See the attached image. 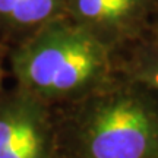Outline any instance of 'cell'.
Segmentation results:
<instances>
[{"label": "cell", "mask_w": 158, "mask_h": 158, "mask_svg": "<svg viewBox=\"0 0 158 158\" xmlns=\"http://www.w3.org/2000/svg\"><path fill=\"white\" fill-rule=\"evenodd\" d=\"M106 68V51L89 32L66 23L43 25L10 56L16 86L47 102L92 82Z\"/></svg>", "instance_id": "cell-1"}, {"label": "cell", "mask_w": 158, "mask_h": 158, "mask_svg": "<svg viewBox=\"0 0 158 158\" xmlns=\"http://www.w3.org/2000/svg\"><path fill=\"white\" fill-rule=\"evenodd\" d=\"M62 158H158V114L132 95H110L56 124Z\"/></svg>", "instance_id": "cell-2"}, {"label": "cell", "mask_w": 158, "mask_h": 158, "mask_svg": "<svg viewBox=\"0 0 158 158\" xmlns=\"http://www.w3.org/2000/svg\"><path fill=\"white\" fill-rule=\"evenodd\" d=\"M47 102L21 88L0 97V158H62Z\"/></svg>", "instance_id": "cell-3"}, {"label": "cell", "mask_w": 158, "mask_h": 158, "mask_svg": "<svg viewBox=\"0 0 158 158\" xmlns=\"http://www.w3.org/2000/svg\"><path fill=\"white\" fill-rule=\"evenodd\" d=\"M57 0H19L9 22L16 27H32L48 21L56 10Z\"/></svg>", "instance_id": "cell-4"}, {"label": "cell", "mask_w": 158, "mask_h": 158, "mask_svg": "<svg viewBox=\"0 0 158 158\" xmlns=\"http://www.w3.org/2000/svg\"><path fill=\"white\" fill-rule=\"evenodd\" d=\"M76 7L88 19L106 21L126 13L130 7V0H76Z\"/></svg>", "instance_id": "cell-5"}, {"label": "cell", "mask_w": 158, "mask_h": 158, "mask_svg": "<svg viewBox=\"0 0 158 158\" xmlns=\"http://www.w3.org/2000/svg\"><path fill=\"white\" fill-rule=\"evenodd\" d=\"M3 81H5V68H3V60L0 57V97L3 94Z\"/></svg>", "instance_id": "cell-6"}, {"label": "cell", "mask_w": 158, "mask_h": 158, "mask_svg": "<svg viewBox=\"0 0 158 158\" xmlns=\"http://www.w3.org/2000/svg\"><path fill=\"white\" fill-rule=\"evenodd\" d=\"M154 79H155V84H157V85H158V73H157V75H155V78H154Z\"/></svg>", "instance_id": "cell-7"}]
</instances>
